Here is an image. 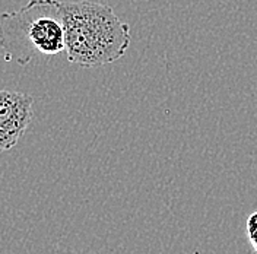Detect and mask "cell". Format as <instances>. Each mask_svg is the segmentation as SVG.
Here are the masks:
<instances>
[{"label":"cell","mask_w":257,"mask_h":254,"mask_svg":"<svg viewBox=\"0 0 257 254\" xmlns=\"http://www.w3.org/2000/svg\"><path fill=\"white\" fill-rule=\"evenodd\" d=\"M64 51L70 63L99 67L120 60L130 47V28L110 6L95 2H62Z\"/></svg>","instance_id":"6da1fadb"},{"label":"cell","mask_w":257,"mask_h":254,"mask_svg":"<svg viewBox=\"0 0 257 254\" xmlns=\"http://www.w3.org/2000/svg\"><path fill=\"white\" fill-rule=\"evenodd\" d=\"M0 48L8 62L25 66L38 56L64 51L62 2L31 0L24 8L0 15Z\"/></svg>","instance_id":"7a4b0ae2"},{"label":"cell","mask_w":257,"mask_h":254,"mask_svg":"<svg viewBox=\"0 0 257 254\" xmlns=\"http://www.w3.org/2000/svg\"><path fill=\"white\" fill-rule=\"evenodd\" d=\"M34 99L28 94L0 89V154L12 149L32 120Z\"/></svg>","instance_id":"3957f363"},{"label":"cell","mask_w":257,"mask_h":254,"mask_svg":"<svg viewBox=\"0 0 257 254\" xmlns=\"http://www.w3.org/2000/svg\"><path fill=\"white\" fill-rule=\"evenodd\" d=\"M247 234H248V241L251 244L253 251L257 253V212H253L247 218Z\"/></svg>","instance_id":"277c9868"}]
</instances>
